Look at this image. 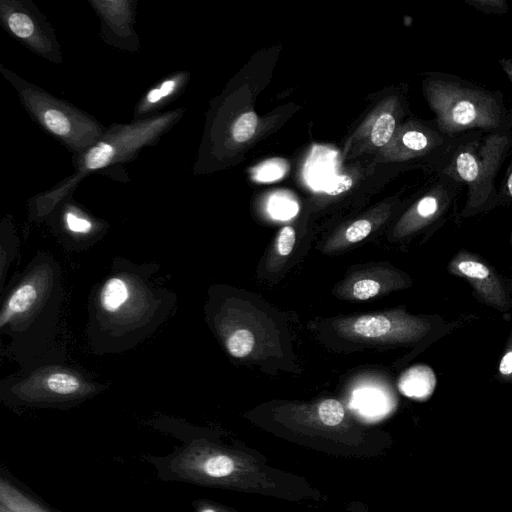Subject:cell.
<instances>
[{
	"instance_id": "6da1fadb",
	"label": "cell",
	"mask_w": 512,
	"mask_h": 512,
	"mask_svg": "<svg viewBox=\"0 0 512 512\" xmlns=\"http://www.w3.org/2000/svg\"><path fill=\"white\" fill-rule=\"evenodd\" d=\"M512 149V130L471 131L455 136L449 149L434 166L466 188V200L459 214L468 219L505 205L496 177Z\"/></svg>"
},
{
	"instance_id": "7a4b0ae2",
	"label": "cell",
	"mask_w": 512,
	"mask_h": 512,
	"mask_svg": "<svg viewBox=\"0 0 512 512\" xmlns=\"http://www.w3.org/2000/svg\"><path fill=\"white\" fill-rule=\"evenodd\" d=\"M424 89L437 127L448 136L471 131L498 132L512 127L510 110L499 90L446 72L431 74Z\"/></svg>"
},
{
	"instance_id": "3957f363",
	"label": "cell",
	"mask_w": 512,
	"mask_h": 512,
	"mask_svg": "<svg viewBox=\"0 0 512 512\" xmlns=\"http://www.w3.org/2000/svg\"><path fill=\"white\" fill-rule=\"evenodd\" d=\"M184 112L183 108H178L129 124L109 126L95 144L73 155L75 173L53 187L55 189L48 195L63 196L91 172L133 160L144 147L154 145L168 132Z\"/></svg>"
},
{
	"instance_id": "277c9868",
	"label": "cell",
	"mask_w": 512,
	"mask_h": 512,
	"mask_svg": "<svg viewBox=\"0 0 512 512\" xmlns=\"http://www.w3.org/2000/svg\"><path fill=\"white\" fill-rule=\"evenodd\" d=\"M0 71L14 87L32 120L66 146L73 155L84 152L104 134L106 128L90 114L53 96L3 66L0 67Z\"/></svg>"
},
{
	"instance_id": "5b68a950",
	"label": "cell",
	"mask_w": 512,
	"mask_h": 512,
	"mask_svg": "<svg viewBox=\"0 0 512 512\" xmlns=\"http://www.w3.org/2000/svg\"><path fill=\"white\" fill-rule=\"evenodd\" d=\"M455 326L439 316H415L402 310L364 315L341 323L342 331L350 336L397 343H416L434 333L446 334Z\"/></svg>"
},
{
	"instance_id": "8992f818",
	"label": "cell",
	"mask_w": 512,
	"mask_h": 512,
	"mask_svg": "<svg viewBox=\"0 0 512 512\" xmlns=\"http://www.w3.org/2000/svg\"><path fill=\"white\" fill-rule=\"evenodd\" d=\"M0 20L5 30L45 60L60 64V45L51 24L28 0H1Z\"/></svg>"
},
{
	"instance_id": "52a82bcc",
	"label": "cell",
	"mask_w": 512,
	"mask_h": 512,
	"mask_svg": "<svg viewBox=\"0 0 512 512\" xmlns=\"http://www.w3.org/2000/svg\"><path fill=\"white\" fill-rule=\"evenodd\" d=\"M447 271L466 280L481 303L502 313L512 310L510 280L479 254L460 249L449 261Z\"/></svg>"
},
{
	"instance_id": "ba28073f",
	"label": "cell",
	"mask_w": 512,
	"mask_h": 512,
	"mask_svg": "<svg viewBox=\"0 0 512 512\" xmlns=\"http://www.w3.org/2000/svg\"><path fill=\"white\" fill-rule=\"evenodd\" d=\"M89 4L99 15L102 39L117 49L136 51L139 38L134 30L136 1L90 0Z\"/></svg>"
},
{
	"instance_id": "9c48e42d",
	"label": "cell",
	"mask_w": 512,
	"mask_h": 512,
	"mask_svg": "<svg viewBox=\"0 0 512 512\" xmlns=\"http://www.w3.org/2000/svg\"><path fill=\"white\" fill-rule=\"evenodd\" d=\"M189 81L187 71L175 72L151 87L137 102L132 121L155 116L156 111L175 99Z\"/></svg>"
},
{
	"instance_id": "30bf717a",
	"label": "cell",
	"mask_w": 512,
	"mask_h": 512,
	"mask_svg": "<svg viewBox=\"0 0 512 512\" xmlns=\"http://www.w3.org/2000/svg\"><path fill=\"white\" fill-rule=\"evenodd\" d=\"M436 377L427 365H414L400 375L398 389L406 397L425 400L435 389Z\"/></svg>"
},
{
	"instance_id": "8fae6325",
	"label": "cell",
	"mask_w": 512,
	"mask_h": 512,
	"mask_svg": "<svg viewBox=\"0 0 512 512\" xmlns=\"http://www.w3.org/2000/svg\"><path fill=\"white\" fill-rule=\"evenodd\" d=\"M0 503L16 512H52L3 477L0 479Z\"/></svg>"
},
{
	"instance_id": "7c38bea8",
	"label": "cell",
	"mask_w": 512,
	"mask_h": 512,
	"mask_svg": "<svg viewBox=\"0 0 512 512\" xmlns=\"http://www.w3.org/2000/svg\"><path fill=\"white\" fill-rule=\"evenodd\" d=\"M37 297L36 290L31 284L20 286L10 297L7 307L0 317V326H4L14 313L25 312L34 303Z\"/></svg>"
},
{
	"instance_id": "4fadbf2b",
	"label": "cell",
	"mask_w": 512,
	"mask_h": 512,
	"mask_svg": "<svg viewBox=\"0 0 512 512\" xmlns=\"http://www.w3.org/2000/svg\"><path fill=\"white\" fill-rule=\"evenodd\" d=\"M127 297L128 291L125 283L118 278L110 279L102 290V306L107 311H115L125 302Z\"/></svg>"
},
{
	"instance_id": "5bb4252c",
	"label": "cell",
	"mask_w": 512,
	"mask_h": 512,
	"mask_svg": "<svg viewBox=\"0 0 512 512\" xmlns=\"http://www.w3.org/2000/svg\"><path fill=\"white\" fill-rule=\"evenodd\" d=\"M254 344L253 334L246 329H239L233 332L226 342L227 350L236 358L249 355L253 350Z\"/></svg>"
},
{
	"instance_id": "9a60e30c",
	"label": "cell",
	"mask_w": 512,
	"mask_h": 512,
	"mask_svg": "<svg viewBox=\"0 0 512 512\" xmlns=\"http://www.w3.org/2000/svg\"><path fill=\"white\" fill-rule=\"evenodd\" d=\"M46 383L48 389L58 395H69L80 388L75 376L62 372L51 374Z\"/></svg>"
},
{
	"instance_id": "2e32d148",
	"label": "cell",
	"mask_w": 512,
	"mask_h": 512,
	"mask_svg": "<svg viewBox=\"0 0 512 512\" xmlns=\"http://www.w3.org/2000/svg\"><path fill=\"white\" fill-rule=\"evenodd\" d=\"M396 120L394 116L389 113L382 114L375 122L372 132L371 140L376 146H383L391 139L395 130Z\"/></svg>"
},
{
	"instance_id": "e0dca14e",
	"label": "cell",
	"mask_w": 512,
	"mask_h": 512,
	"mask_svg": "<svg viewBox=\"0 0 512 512\" xmlns=\"http://www.w3.org/2000/svg\"><path fill=\"white\" fill-rule=\"evenodd\" d=\"M257 122V115L254 112L241 114L232 127V136L235 141L241 143L250 139L255 133Z\"/></svg>"
},
{
	"instance_id": "ac0fdd59",
	"label": "cell",
	"mask_w": 512,
	"mask_h": 512,
	"mask_svg": "<svg viewBox=\"0 0 512 512\" xmlns=\"http://www.w3.org/2000/svg\"><path fill=\"white\" fill-rule=\"evenodd\" d=\"M320 420L327 426H336L344 418V408L342 404L335 399H327L320 403L318 407Z\"/></svg>"
},
{
	"instance_id": "d6986e66",
	"label": "cell",
	"mask_w": 512,
	"mask_h": 512,
	"mask_svg": "<svg viewBox=\"0 0 512 512\" xmlns=\"http://www.w3.org/2000/svg\"><path fill=\"white\" fill-rule=\"evenodd\" d=\"M496 379L500 383H512V329L508 335L497 366Z\"/></svg>"
},
{
	"instance_id": "ffe728a7",
	"label": "cell",
	"mask_w": 512,
	"mask_h": 512,
	"mask_svg": "<svg viewBox=\"0 0 512 512\" xmlns=\"http://www.w3.org/2000/svg\"><path fill=\"white\" fill-rule=\"evenodd\" d=\"M464 3L486 15H504L509 11L506 0H463Z\"/></svg>"
},
{
	"instance_id": "44dd1931",
	"label": "cell",
	"mask_w": 512,
	"mask_h": 512,
	"mask_svg": "<svg viewBox=\"0 0 512 512\" xmlns=\"http://www.w3.org/2000/svg\"><path fill=\"white\" fill-rule=\"evenodd\" d=\"M380 292V283L373 279H360L353 284V296L358 300H368Z\"/></svg>"
},
{
	"instance_id": "7402d4cb",
	"label": "cell",
	"mask_w": 512,
	"mask_h": 512,
	"mask_svg": "<svg viewBox=\"0 0 512 512\" xmlns=\"http://www.w3.org/2000/svg\"><path fill=\"white\" fill-rule=\"evenodd\" d=\"M372 230L368 220L361 219L352 223L346 230L345 237L349 243H356L366 238Z\"/></svg>"
},
{
	"instance_id": "603a6c76",
	"label": "cell",
	"mask_w": 512,
	"mask_h": 512,
	"mask_svg": "<svg viewBox=\"0 0 512 512\" xmlns=\"http://www.w3.org/2000/svg\"><path fill=\"white\" fill-rule=\"evenodd\" d=\"M512 130V127H511ZM512 152V149H511ZM501 196L503 198V201L505 205L508 203V201H512V156L510 159V162L508 164L505 177L502 181L501 186L499 187ZM510 246H511V252H512V226H511V232H510ZM510 283L512 285V254H511V274H510Z\"/></svg>"
},
{
	"instance_id": "cb8c5ba5",
	"label": "cell",
	"mask_w": 512,
	"mask_h": 512,
	"mask_svg": "<svg viewBox=\"0 0 512 512\" xmlns=\"http://www.w3.org/2000/svg\"><path fill=\"white\" fill-rule=\"evenodd\" d=\"M295 231L291 226H285L281 229L277 239V250L280 255H289L295 244Z\"/></svg>"
},
{
	"instance_id": "d4e9b609",
	"label": "cell",
	"mask_w": 512,
	"mask_h": 512,
	"mask_svg": "<svg viewBox=\"0 0 512 512\" xmlns=\"http://www.w3.org/2000/svg\"><path fill=\"white\" fill-rule=\"evenodd\" d=\"M65 222L69 230L76 233H88L92 223L85 217L78 215L73 209L65 214Z\"/></svg>"
},
{
	"instance_id": "484cf974",
	"label": "cell",
	"mask_w": 512,
	"mask_h": 512,
	"mask_svg": "<svg viewBox=\"0 0 512 512\" xmlns=\"http://www.w3.org/2000/svg\"><path fill=\"white\" fill-rule=\"evenodd\" d=\"M352 186V179L347 175H340L334 178L331 183H329L325 192L329 195H338L342 192L349 190Z\"/></svg>"
},
{
	"instance_id": "4316f807",
	"label": "cell",
	"mask_w": 512,
	"mask_h": 512,
	"mask_svg": "<svg viewBox=\"0 0 512 512\" xmlns=\"http://www.w3.org/2000/svg\"><path fill=\"white\" fill-rule=\"evenodd\" d=\"M278 165L274 162H267L261 167V180H272L277 178L272 171L277 168Z\"/></svg>"
},
{
	"instance_id": "83f0119b",
	"label": "cell",
	"mask_w": 512,
	"mask_h": 512,
	"mask_svg": "<svg viewBox=\"0 0 512 512\" xmlns=\"http://www.w3.org/2000/svg\"><path fill=\"white\" fill-rule=\"evenodd\" d=\"M499 64L507 75L508 79L512 82V58H501Z\"/></svg>"
},
{
	"instance_id": "f1b7e54d",
	"label": "cell",
	"mask_w": 512,
	"mask_h": 512,
	"mask_svg": "<svg viewBox=\"0 0 512 512\" xmlns=\"http://www.w3.org/2000/svg\"><path fill=\"white\" fill-rule=\"evenodd\" d=\"M196 512H220L217 509H215L212 506L205 505V504H197L196 505Z\"/></svg>"
},
{
	"instance_id": "f546056e",
	"label": "cell",
	"mask_w": 512,
	"mask_h": 512,
	"mask_svg": "<svg viewBox=\"0 0 512 512\" xmlns=\"http://www.w3.org/2000/svg\"><path fill=\"white\" fill-rule=\"evenodd\" d=\"M0 512H16V511L10 509L9 507L4 505L3 503H0Z\"/></svg>"
},
{
	"instance_id": "4dcf8cb0",
	"label": "cell",
	"mask_w": 512,
	"mask_h": 512,
	"mask_svg": "<svg viewBox=\"0 0 512 512\" xmlns=\"http://www.w3.org/2000/svg\"><path fill=\"white\" fill-rule=\"evenodd\" d=\"M510 110V116H511V125H512V108Z\"/></svg>"
}]
</instances>
